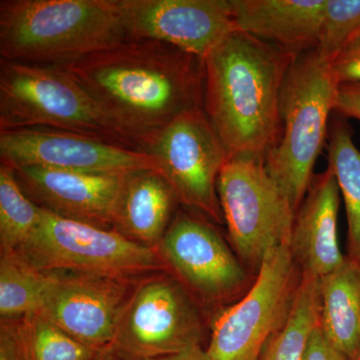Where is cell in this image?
Wrapping results in <instances>:
<instances>
[{
    "label": "cell",
    "instance_id": "cell-1",
    "mask_svg": "<svg viewBox=\"0 0 360 360\" xmlns=\"http://www.w3.org/2000/svg\"><path fill=\"white\" fill-rule=\"evenodd\" d=\"M63 68L139 150L179 116L203 108V59L158 40L127 39Z\"/></svg>",
    "mask_w": 360,
    "mask_h": 360
},
{
    "label": "cell",
    "instance_id": "cell-2",
    "mask_svg": "<svg viewBox=\"0 0 360 360\" xmlns=\"http://www.w3.org/2000/svg\"><path fill=\"white\" fill-rule=\"evenodd\" d=\"M295 58L236 28L203 59V110L231 158L265 160L281 139V89Z\"/></svg>",
    "mask_w": 360,
    "mask_h": 360
},
{
    "label": "cell",
    "instance_id": "cell-3",
    "mask_svg": "<svg viewBox=\"0 0 360 360\" xmlns=\"http://www.w3.org/2000/svg\"><path fill=\"white\" fill-rule=\"evenodd\" d=\"M129 39L120 0H1L0 56L70 65Z\"/></svg>",
    "mask_w": 360,
    "mask_h": 360
},
{
    "label": "cell",
    "instance_id": "cell-4",
    "mask_svg": "<svg viewBox=\"0 0 360 360\" xmlns=\"http://www.w3.org/2000/svg\"><path fill=\"white\" fill-rule=\"evenodd\" d=\"M338 84L330 60L316 49L297 56L281 94V136L265 156V167L295 214L312 179L314 165L328 139Z\"/></svg>",
    "mask_w": 360,
    "mask_h": 360
},
{
    "label": "cell",
    "instance_id": "cell-5",
    "mask_svg": "<svg viewBox=\"0 0 360 360\" xmlns=\"http://www.w3.org/2000/svg\"><path fill=\"white\" fill-rule=\"evenodd\" d=\"M49 129L137 149L63 66L0 59V131Z\"/></svg>",
    "mask_w": 360,
    "mask_h": 360
},
{
    "label": "cell",
    "instance_id": "cell-6",
    "mask_svg": "<svg viewBox=\"0 0 360 360\" xmlns=\"http://www.w3.org/2000/svg\"><path fill=\"white\" fill-rule=\"evenodd\" d=\"M212 314L167 271L135 281L123 303L112 347L130 360H146L205 347Z\"/></svg>",
    "mask_w": 360,
    "mask_h": 360
},
{
    "label": "cell",
    "instance_id": "cell-7",
    "mask_svg": "<svg viewBox=\"0 0 360 360\" xmlns=\"http://www.w3.org/2000/svg\"><path fill=\"white\" fill-rule=\"evenodd\" d=\"M229 243L257 277L265 258L290 243L295 212L262 158L231 156L217 180Z\"/></svg>",
    "mask_w": 360,
    "mask_h": 360
},
{
    "label": "cell",
    "instance_id": "cell-8",
    "mask_svg": "<svg viewBox=\"0 0 360 360\" xmlns=\"http://www.w3.org/2000/svg\"><path fill=\"white\" fill-rule=\"evenodd\" d=\"M302 283L288 245L270 252L245 296L212 314L208 360H259L288 321Z\"/></svg>",
    "mask_w": 360,
    "mask_h": 360
},
{
    "label": "cell",
    "instance_id": "cell-9",
    "mask_svg": "<svg viewBox=\"0 0 360 360\" xmlns=\"http://www.w3.org/2000/svg\"><path fill=\"white\" fill-rule=\"evenodd\" d=\"M16 252L44 272L136 279L165 270L155 248L134 243L113 229L65 219L44 208L39 226Z\"/></svg>",
    "mask_w": 360,
    "mask_h": 360
},
{
    "label": "cell",
    "instance_id": "cell-10",
    "mask_svg": "<svg viewBox=\"0 0 360 360\" xmlns=\"http://www.w3.org/2000/svg\"><path fill=\"white\" fill-rule=\"evenodd\" d=\"M205 217L188 208L177 210L155 250L165 271L213 314L245 296L255 276Z\"/></svg>",
    "mask_w": 360,
    "mask_h": 360
},
{
    "label": "cell",
    "instance_id": "cell-11",
    "mask_svg": "<svg viewBox=\"0 0 360 360\" xmlns=\"http://www.w3.org/2000/svg\"><path fill=\"white\" fill-rule=\"evenodd\" d=\"M155 158L179 203L215 224L224 222L217 180L229 153L203 108L179 116L142 143Z\"/></svg>",
    "mask_w": 360,
    "mask_h": 360
},
{
    "label": "cell",
    "instance_id": "cell-12",
    "mask_svg": "<svg viewBox=\"0 0 360 360\" xmlns=\"http://www.w3.org/2000/svg\"><path fill=\"white\" fill-rule=\"evenodd\" d=\"M0 160L11 168L39 167L90 174L160 172L155 158L143 151L98 137L49 129L0 131Z\"/></svg>",
    "mask_w": 360,
    "mask_h": 360
},
{
    "label": "cell",
    "instance_id": "cell-13",
    "mask_svg": "<svg viewBox=\"0 0 360 360\" xmlns=\"http://www.w3.org/2000/svg\"><path fill=\"white\" fill-rule=\"evenodd\" d=\"M39 314L96 350L115 340L123 303L137 279L84 272L52 271Z\"/></svg>",
    "mask_w": 360,
    "mask_h": 360
},
{
    "label": "cell",
    "instance_id": "cell-14",
    "mask_svg": "<svg viewBox=\"0 0 360 360\" xmlns=\"http://www.w3.org/2000/svg\"><path fill=\"white\" fill-rule=\"evenodd\" d=\"M129 39L165 42L205 59L236 30L231 0H120Z\"/></svg>",
    "mask_w": 360,
    "mask_h": 360
},
{
    "label": "cell",
    "instance_id": "cell-15",
    "mask_svg": "<svg viewBox=\"0 0 360 360\" xmlns=\"http://www.w3.org/2000/svg\"><path fill=\"white\" fill-rule=\"evenodd\" d=\"M13 169L21 188L40 207L65 219L112 229L124 174H90L39 167Z\"/></svg>",
    "mask_w": 360,
    "mask_h": 360
},
{
    "label": "cell",
    "instance_id": "cell-16",
    "mask_svg": "<svg viewBox=\"0 0 360 360\" xmlns=\"http://www.w3.org/2000/svg\"><path fill=\"white\" fill-rule=\"evenodd\" d=\"M340 189L330 168L315 174L293 219L288 250L302 276L317 278L340 266L338 239Z\"/></svg>",
    "mask_w": 360,
    "mask_h": 360
},
{
    "label": "cell",
    "instance_id": "cell-17",
    "mask_svg": "<svg viewBox=\"0 0 360 360\" xmlns=\"http://www.w3.org/2000/svg\"><path fill=\"white\" fill-rule=\"evenodd\" d=\"M326 0H231L236 28L293 56L319 44Z\"/></svg>",
    "mask_w": 360,
    "mask_h": 360
},
{
    "label": "cell",
    "instance_id": "cell-18",
    "mask_svg": "<svg viewBox=\"0 0 360 360\" xmlns=\"http://www.w3.org/2000/svg\"><path fill=\"white\" fill-rule=\"evenodd\" d=\"M180 205L165 175L155 169L124 174L113 217V231L141 245L155 248Z\"/></svg>",
    "mask_w": 360,
    "mask_h": 360
},
{
    "label": "cell",
    "instance_id": "cell-19",
    "mask_svg": "<svg viewBox=\"0 0 360 360\" xmlns=\"http://www.w3.org/2000/svg\"><path fill=\"white\" fill-rule=\"evenodd\" d=\"M319 328L347 360L360 359V264L345 255L340 266L319 278Z\"/></svg>",
    "mask_w": 360,
    "mask_h": 360
},
{
    "label": "cell",
    "instance_id": "cell-20",
    "mask_svg": "<svg viewBox=\"0 0 360 360\" xmlns=\"http://www.w3.org/2000/svg\"><path fill=\"white\" fill-rule=\"evenodd\" d=\"M345 118H336L329 127L328 167L335 174L345 201L347 217V257L360 264V150Z\"/></svg>",
    "mask_w": 360,
    "mask_h": 360
},
{
    "label": "cell",
    "instance_id": "cell-21",
    "mask_svg": "<svg viewBox=\"0 0 360 360\" xmlns=\"http://www.w3.org/2000/svg\"><path fill=\"white\" fill-rule=\"evenodd\" d=\"M49 276L16 251L0 255V319H20L41 309Z\"/></svg>",
    "mask_w": 360,
    "mask_h": 360
},
{
    "label": "cell",
    "instance_id": "cell-22",
    "mask_svg": "<svg viewBox=\"0 0 360 360\" xmlns=\"http://www.w3.org/2000/svg\"><path fill=\"white\" fill-rule=\"evenodd\" d=\"M319 278L302 276L293 309L283 328L270 338L259 360H302L312 330L319 323Z\"/></svg>",
    "mask_w": 360,
    "mask_h": 360
},
{
    "label": "cell",
    "instance_id": "cell-23",
    "mask_svg": "<svg viewBox=\"0 0 360 360\" xmlns=\"http://www.w3.org/2000/svg\"><path fill=\"white\" fill-rule=\"evenodd\" d=\"M42 208L28 198L13 168L0 165V250L18 251L39 225Z\"/></svg>",
    "mask_w": 360,
    "mask_h": 360
},
{
    "label": "cell",
    "instance_id": "cell-24",
    "mask_svg": "<svg viewBox=\"0 0 360 360\" xmlns=\"http://www.w3.org/2000/svg\"><path fill=\"white\" fill-rule=\"evenodd\" d=\"M26 360H96V350L68 335L39 312L20 319Z\"/></svg>",
    "mask_w": 360,
    "mask_h": 360
},
{
    "label": "cell",
    "instance_id": "cell-25",
    "mask_svg": "<svg viewBox=\"0 0 360 360\" xmlns=\"http://www.w3.org/2000/svg\"><path fill=\"white\" fill-rule=\"evenodd\" d=\"M360 33V0H326L316 51L333 60Z\"/></svg>",
    "mask_w": 360,
    "mask_h": 360
},
{
    "label": "cell",
    "instance_id": "cell-26",
    "mask_svg": "<svg viewBox=\"0 0 360 360\" xmlns=\"http://www.w3.org/2000/svg\"><path fill=\"white\" fill-rule=\"evenodd\" d=\"M330 68L338 85L360 82V33L330 61Z\"/></svg>",
    "mask_w": 360,
    "mask_h": 360
},
{
    "label": "cell",
    "instance_id": "cell-27",
    "mask_svg": "<svg viewBox=\"0 0 360 360\" xmlns=\"http://www.w3.org/2000/svg\"><path fill=\"white\" fill-rule=\"evenodd\" d=\"M0 360H26L20 319H0Z\"/></svg>",
    "mask_w": 360,
    "mask_h": 360
},
{
    "label": "cell",
    "instance_id": "cell-28",
    "mask_svg": "<svg viewBox=\"0 0 360 360\" xmlns=\"http://www.w3.org/2000/svg\"><path fill=\"white\" fill-rule=\"evenodd\" d=\"M302 360H347L324 336L319 326L312 330Z\"/></svg>",
    "mask_w": 360,
    "mask_h": 360
},
{
    "label": "cell",
    "instance_id": "cell-29",
    "mask_svg": "<svg viewBox=\"0 0 360 360\" xmlns=\"http://www.w3.org/2000/svg\"><path fill=\"white\" fill-rule=\"evenodd\" d=\"M335 111L343 118L360 120V82L338 85Z\"/></svg>",
    "mask_w": 360,
    "mask_h": 360
},
{
    "label": "cell",
    "instance_id": "cell-30",
    "mask_svg": "<svg viewBox=\"0 0 360 360\" xmlns=\"http://www.w3.org/2000/svg\"><path fill=\"white\" fill-rule=\"evenodd\" d=\"M146 360H208V357L206 355L205 348L198 347L180 352V354L165 355V356Z\"/></svg>",
    "mask_w": 360,
    "mask_h": 360
},
{
    "label": "cell",
    "instance_id": "cell-31",
    "mask_svg": "<svg viewBox=\"0 0 360 360\" xmlns=\"http://www.w3.org/2000/svg\"><path fill=\"white\" fill-rule=\"evenodd\" d=\"M96 360H130L123 355L118 354L112 347L104 349Z\"/></svg>",
    "mask_w": 360,
    "mask_h": 360
},
{
    "label": "cell",
    "instance_id": "cell-32",
    "mask_svg": "<svg viewBox=\"0 0 360 360\" xmlns=\"http://www.w3.org/2000/svg\"><path fill=\"white\" fill-rule=\"evenodd\" d=\"M359 360H360V359H359Z\"/></svg>",
    "mask_w": 360,
    "mask_h": 360
}]
</instances>
